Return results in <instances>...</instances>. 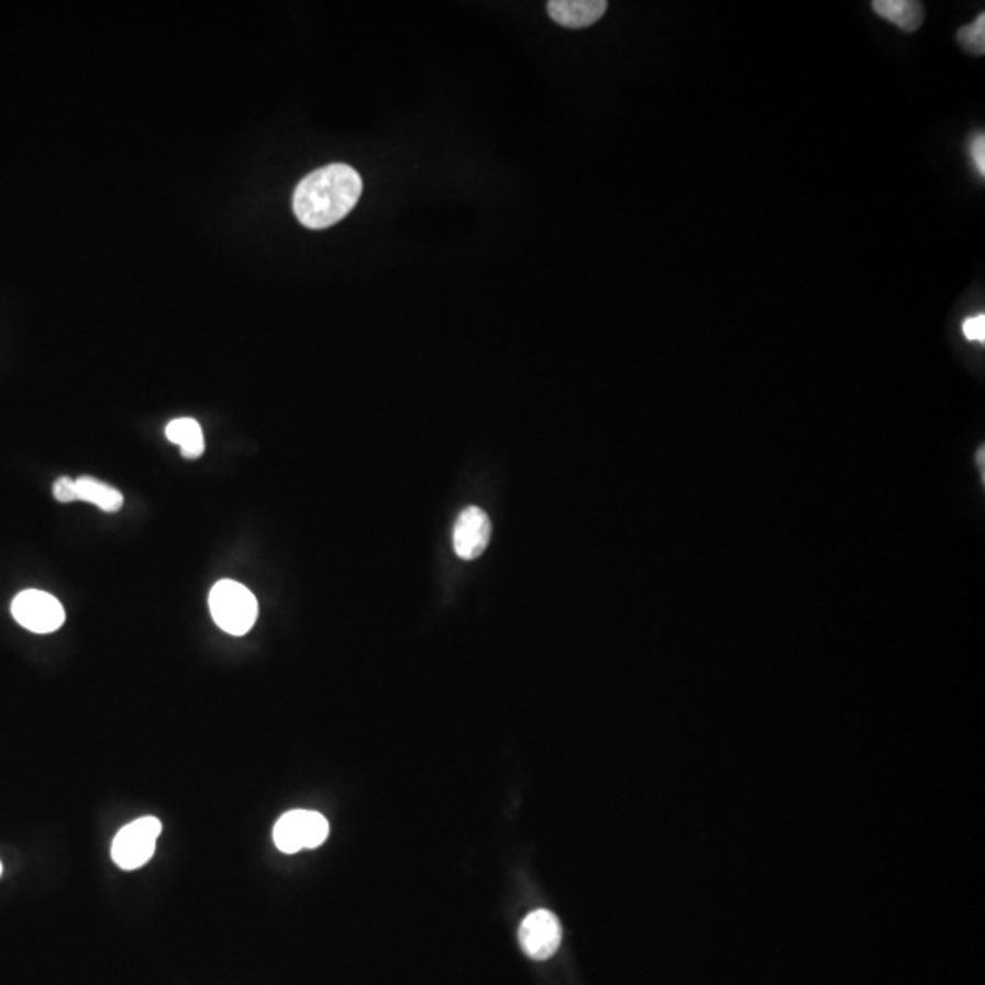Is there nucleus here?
<instances>
[{
	"label": "nucleus",
	"mask_w": 985,
	"mask_h": 985,
	"mask_svg": "<svg viewBox=\"0 0 985 985\" xmlns=\"http://www.w3.org/2000/svg\"><path fill=\"white\" fill-rule=\"evenodd\" d=\"M54 497L63 503L76 502V480L60 477L54 486Z\"/></svg>",
	"instance_id": "4468645a"
},
{
	"label": "nucleus",
	"mask_w": 985,
	"mask_h": 985,
	"mask_svg": "<svg viewBox=\"0 0 985 985\" xmlns=\"http://www.w3.org/2000/svg\"><path fill=\"white\" fill-rule=\"evenodd\" d=\"M608 2L605 0H552L547 2V13L553 21L564 27L580 30L588 27L605 15Z\"/></svg>",
	"instance_id": "6e6552de"
},
{
	"label": "nucleus",
	"mask_w": 985,
	"mask_h": 985,
	"mask_svg": "<svg viewBox=\"0 0 985 985\" xmlns=\"http://www.w3.org/2000/svg\"><path fill=\"white\" fill-rule=\"evenodd\" d=\"M873 10L904 32H916L923 24V4L915 0H874Z\"/></svg>",
	"instance_id": "1a4fd4ad"
},
{
	"label": "nucleus",
	"mask_w": 985,
	"mask_h": 985,
	"mask_svg": "<svg viewBox=\"0 0 985 985\" xmlns=\"http://www.w3.org/2000/svg\"><path fill=\"white\" fill-rule=\"evenodd\" d=\"M210 613L223 632L242 638L257 619V600L251 589L236 580H220L209 597Z\"/></svg>",
	"instance_id": "f03ea898"
},
{
	"label": "nucleus",
	"mask_w": 985,
	"mask_h": 985,
	"mask_svg": "<svg viewBox=\"0 0 985 985\" xmlns=\"http://www.w3.org/2000/svg\"><path fill=\"white\" fill-rule=\"evenodd\" d=\"M956 38H959L960 46H962L965 52H970V54L973 55H984L985 13H981V15L976 16L975 21L967 24V26L960 27Z\"/></svg>",
	"instance_id": "f8f14e48"
},
{
	"label": "nucleus",
	"mask_w": 985,
	"mask_h": 985,
	"mask_svg": "<svg viewBox=\"0 0 985 985\" xmlns=\"http://www.w3.org/2000/svg\"><path fill=\"white\" fill-rule=\"evenodd\" d=\"M0 874H2V863H0Z\"/></svg>",
	"instance_id": "dca6fc26"
},
{
	"label": "nucleus",
	"mask_w": 985,
	"mask_h": 985,
	"mask_svg": "<svg viewBox=\"0 0 985 985\" xmlns=\"http://www.w3.org/2000/svg\"><path fill=\"white\" fill-rule=\"evenodd\" d=\"M520 948L530 959H552L563 942V929L552 910H533L525 916L519 929Z\"/></svg>",
	"instance_id": "423d86ee"
},
{
	"label": "nucleus",
	"mask_w": 985,
	"mask_h": 985,
	"mask_svg": "<svg viewBox=\"0 0 985 985\" xmlns=\"http://www.w3.org/2000/svg\"><path fill=\"white\" fill-rule=\"evenodd\" d=\"M362 190L364 182L353 166H323L301 179L292 209L301 225L320 231L342 221L358 203Z\"/></svg>",
	"instance_id": "f257e3e1"
},
{
	"label": "nucleus",
	"mask_w": 985,
	"mask_h": 985,
	"mask_svg": "<svg viewBox=\"0 0 985 985\" xmlns=\"http://www.w3.org/2000/svg\"><path fill=\"white\" fill-rule=\"evenodd\" d=\"M76 500L90 502L97 508L113 513L123 508L124 498L118 489L91 477H81L76 480Z\"/></svg>",
	"instance_id": "9b49d317"
},
{
	"label": "nucleus",
	"mask_w": 985,
	"mask_h": 985,
	"mask_svg": "<svg viewBox=\"0 0 985 985\" xmlns=\"http://www.w3.org/2000/svg\"><path fill=\"white\" fill-rule=\"evenodd\" d=\"M491 539V520L483 509L469 506L458 514L453 528V547L458 557L473 561L480 557Z\"/></svg>",
	"instance_id": "0eeeda50"
},
{
	"label": "nucleus",
	"mask_w": 985,
	"mask_h": 985,
	"mask_svg": "<svg viewBox=\"0 0 985 985\" xmlns=\"http://www.w3.org/2000/svg\"><path fill=\"white\" fill-rule=\"evenodd\" d=\"M166 439L181 450L188 461H196L204 453L203 429L193 418H176L165 429Z\"/></svg>",
	"instance_id": "9d476101"
},
{
	"label": "nucleus",
	"mask_w": 985,
	"mask_h": 985,
	"mask_svg": "<svg viewBox=\"0 0 985 985\" xmlns=\"http://www.w3.org/2000/svg\"><path fill=\"white\" fill-rule=\"evenodd\" d=\"M162 834V821L154 816H145L119 830L112 843V857L123 871H135L156 852L157 838Z\"/></svg>",
	"instance_id": "7ed1b4c3"
},
{
	"label": "nucleus",
	"mask_w": 985,
	"mask_h": 985,
	"mask_svg": "<svg viewBox=\"0 0 985 985\" xmlns=\"http://www.w3.org/2000/svg\"><path fill=\"white\" fill-rule=\"evenodd\" d=\"M11 613L22 628L33 633H52L65 624V608L54 595L26 589L11 602Z\"/></svg>",
	"instance_id": "39448f33"
},
{
	"label": "nucleus",
	"mask_w": 985,
	"mask_h": 985,
	"mask_svg": "<svg viewBox=\"0 0 985 985\" xmlns=\"http://www.w3.org/2000/svg\"><path fill=\"white\" fill-rule=\"evenodd\" d=\"M971 156H973V162H975L976 170L981 174L982 177L985 176V137L984 134L976 135L973 143H971Z\"/></svg>",
	"instance_id": "2eb2a0df"
},
{
	"label": "nucleus",
	"mask_w": 985,
	"mask_h": 985,
	"mask_svg": "<svg viewBox=\"0 0 985 985\" xmlns=\"http://www.w3.org/2000/svg\"><path fill=\"white\" fill-rule=\"evenodd\" d=\"M962 334H964L970 342L975 343H984L985 342V317L984 314H975V317H970L967 320H964L962 323Z\"/></svg>",
	"instance_id": "ddd939ff"
},
{
	"label": "nucleus",
	"mask_w": 985,
	"mask_h": 985,
	"mask_svg": "<svg viewBox=\"0 0 985 985\" xmlns=\"http://www.w3.org/2000/svg\"><path fill=\"white\" fill-rule=\"evenodd\" d=\"M329 821L312 810H290L274 827V843L285 854L317 849L328 840Z\"/></svg>",
	"instance_id": "20e7f679"
}]
</instances>
